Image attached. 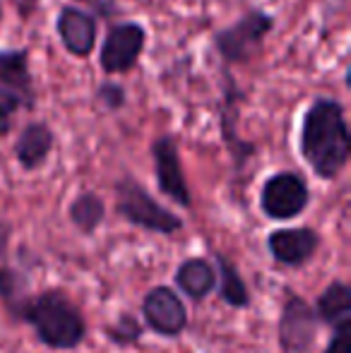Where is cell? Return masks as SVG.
Here are the masks:
<instances>
[{
  "mask_svg": "<svg viewBox=\"0 0 351 353\" xmlns=\"http://www.w3.org/2000/svg\"><path fill=\"white\" fill-rule=\"evenodd\" d=\"M308 185L299 173L291 171L270 176L263 185V192H260V207L274 221H289V219L299 216L308 207Z\"/></svg>",
  "mask_w": 351,
  "mask_h": 353,
  "instance_id": "cell-4",
  "label": "cell"
},
{
  "mask_svg": "<svg viewBox=\"0 0 351 353\" xmlns=\"http://www.w3.org/2000/svg\"><path fill=\"white\" fill-rule=\"evenodd\" d=\"M19 106H22V103H19L12 94L0 87V135H8L10 125H12V116L17 113Z\"/></svg>",
  "mask_w": 351,
  "mask_h": 353,
  "instance_id": "cell-20",
  "label": "cell"
},
{
  "mask_svg": "<svg viewBox=\"0 0 351 353\" xmlns=\"http://www.w3.org/2000/svg\"><path fill=\"white\" fill-rule=\"evenodd\" d=\"M152 159H154V176L159 183V190L166 197H171L181 207H190V188L183 176L181 154L174 135H161L152 144Z\"/></svg>",
  "mask_w": 351,
  "mask_h": 353,
  "instance_id": "cell-8",
  "label": "cell"
},
{
  "mask_svg": "<svg viewBox=\"0 0 351 353\" xmlns=\"http://www.w3.org/2000/svg\"><path fill=\"white\" fill-rule=\"evenodd\" d=\"M147 327L161 336H178L188 327V310L181 296L169 286H157L142 301Z\"/></svg>",
  "mask_w": 351,
  "mask_h": 353,
  "instance_id": "cell-9",
  "label": "cell"
},
{
  "mask_svg": "<svg viewBox=\"0 0 351 353\" xmlns=\"http://www.w3.org/2000/svg\"><path fill=\"white\" fill-rule=\"evenodd\" d=\"M103 216H106V207L103 200L97 192H80L70 205V221L75 223L77 231L85 236H92L99 226H101Z\"/></svg>",
  "mask_w": 351,
  "mask_h": 353,
  "instance_id": "cell-18",
  "label": "cell"
},
{
  "mask_svg": "<svg viewBox=\"0 0 351 353\" xmlns=\"http://www.w3.org/2000/svg\"><path fill=\"white\" fill-rule=\"evenodd\" d=\"M58 37H61L63 46L77 58H85L92 53L94 43H97V22L92 14H87L80 8H63L58 12Z\"/></svg>",
  "mask_w": 351,
  "mask_h": 353,
  "instance_id": "cell-11",
  "label": "cell"
},
{
  "mask_svg": "<svg viewBox=\"0 0 351 353\" xmlns=\"http://www.w3.org/2000/svg\"><path fill=\"white\" fill-rule=\"evenodd\" d=\"M116 212L132 226H140L145 231L171 236L181 231L183 221L171 210L161 207L145 188L132 178H123L116 183Z\"/></svg>",
  "mask_w": 351,
  "mask_h": 353,
  "instance_id": "cell-3",
  "label": "cell"
},
{
  "mask_svg": "<svg viewBox=\"0 0 351 353\" xmlns=\"http://www.w3.org/2000/svg\"><path fill=\"white\" fill-rule=\"evenodd\" d=\"M97 97H99V101H103V106H106V108L118 111V108L126 103V89L118 87V84H113V82H106V84H101V87H99Z\"/></svg>",
  "mask_w": 351,
  "mask_h": 353,
  "instance_id": "cell-21",
  "label": "cell"
},
{
  "mask_svg": "<svg viewBox=\"0 0 351 353\" xmlns=\"http://www.w3.org/2000/svg\"><path fill=\"white\" fill-rule=\"evenodd\" d=\"M320 320L313 305L299 293H286L279 315V344L286 353H308L318 339Z\"/></svg>",
  "mask_w": 351,
  "mask_h": 353,
  "instance_id": "cell-6",
  "label": "cell"
},
{
  "mask_svg": "<svg viewBox=\"0 0 351 353\" xmlns=\"http://www.w3.org/2000/svg\"><path fill=\"white\" fill-rule=\"evenodd\" d=\"M106 334H108V339H111L113 344L130 346L142 336V325L132 315H121L111 327H108Z\"/></svg>",
  "mask_w": 351,
  "mask_h": 353,
  "instance_id": "cell-19",
  "label": "cell"
},
{
  "mask_svg": "<svg viewBox=\"0 0 351 353\" xmlns=\"http://www.w3.org/2000/svg\"><path fill=\"white\" fill-rule=\"evenodd\" d=\"M27 325L34 327L39 341L48 349L72 351L85 341L87 322L77 305L58 288L32 296L19 312Z\"/></svg>",
  "mask_w": 351,
  "mask_h": 353,
  "instance_id": "cell-2",
  "label": "cell"
},
{
  "mask_svg": "<svg viewBox=\"0 0 351 353\" xmlns=\"http://www.w3.org/2000/svg\"><path fill=\"white\" fill-rule=\"evenodd\" d=\"M301 154L323 181L344 171L351 154V137L344 106L337 99H315L301 123Z\"/></svg>",
  "mask_w": 351,
  "mask_h": 353,
  "instance_id": "cell-1",
  "label": "cell"
},
{
  "mask_svg": "<svg viewBox=\"0 0 351 353\" xmlns=\"http://www.w3.org/2000/svg\"><path fill=\"white\" fill-rule=\"evenodd\" d=\"M29 276L27 272H19L14 267H0V301L10 310V315L19 317L22 307L29 301Z\"/></svg>",
  "mask_w": 351,
  "mask_h": 353,
  "instance_id": "cell-17",
  "label": "cell"
},
{
  "mask_svg": "<svg viewBox=\"0 0 351 353\" xmlns=\"http://www.w3.org/2000/svg\"><path fill=\"white\" fill-rule=\"evenodd\" d=\"M320 248V236L313 228H277L267 236V250L272 260L284 267H301Z\"/></svg>",
  "mask_w": 351,
  "mask_h": 353,
  "instance_id": "cell-10",
  "label": "cell"
},
{
  "mask_svg": "<svg viewBox=\"0 0 351 353\" xmlns=\"http://www.w3.org/2000/svg\"><path fill=\"white\" fill-rule=\"evenodd\" d=\"M174 279L176 286L181 288V293H185L190 301L200 303L214 291L217 272L212 267V262L205 260V257H190V260L178 265Z\"/></svg>",
  "mask_w": 351,
  "mask_h": 353,
  "instance_id": "cell-13",
  "label": "cell"
},
{
  "mask_svg": "<svg viewBox=\"0 0 351 353\" xmlns=\"http://www.w3.org/2000/svg\"><path fill=\"white\" fill-rule=\"evenodd\" d=\"M274 27V19L263 10H253L243 19H239L231 27L221 29L214 37L217 51L229 63H243L260 48L267 32Z\"/></svg>",
  "mask_w": 351,
  "mask_h": 353,
  "instance_id": "cell-5",
  "label": "cell"
},
{
  "mask_svg": "<svg viewBox=\"0 0 351 353\" xmlns=\"http://www.w3.org/2000/svg\"><path fill=\"white\" fill-rule=\"evenodd\" d=\"M8 233H10V228L5 226V223H0V257H3L5 245H8Z\"/></svg>",
  "mask_w": 351,
  "mask_h": 353,
  "instance_id": "cell-23",
  "label": "cell"
},
{
  "mask_svg": "<svg viewBox=\"0 0 351 353\" xmlns=\"http://www.w3.org/2000/svg\"><path fill=\"white\" fill-rule=\"evenodd\" d=\"M145 27L137 22H123L111 27L106 34V41L101 46L99 63L106 72H128L140 61V53L145 48Z\"/></svg>",
  "mask_w": 351,
  "mask_h": 353,
  "instance_id": "cell-7",
  "label": "cell"
},
{
  "mask_svg": "<svg viewBox=\"0 0 351 353\" xmlns=\"http://www.w3.org/2000/svg\"><path fill=\"white\" fill-rule=\"evenodd\" d=\"M53 149V132L46 123H29L17 137L14 144V157H17L19 166L34 171L48 159Z\"/></svg>",
  "mask_w": 351,
  "mask_h": 353,
  "instance_id": "cell-14",
  "label": "cell"
},
{
  "mask_svg": "<svg viewBox=\"0 0 351 353\" xmlns=\"http://www.w3.org/2000/svg\"><path fill=\"white\" fill-rule=\"evenodd\" d=\"M217 276H219V298L226 305L248 307L250 303L248 286H245L239 267L231 260H226V255H221V252H217Z\"/></svg>",
  "mask_w": 351,
  "mask_h": 353,
  "instance_id": "cell-16",
  "label": "cell"
},
{
  "mask_svg": "<svg viewBox=\"0 0 351 353\" xmlns=\"http://www.w3.org/2000/svg\"><path fill=\"white\" fill-rule=\"evenodd\" d=\"M315 315L332 330L351 327V288L347 281H332L318 298Z\"/></svg>",
  "mask_w": 351,
  "mask_h": 353,
  "instance_id": "cell-15",
  "label": "cell"
},
{
  "mask_svg": "<svg viewBox=\"0 0 351 353\" xmlns=\"http://www.w3.org/2000/svg\"><path fill=\"white\" fill-rule=\"evenodd\" d=\"M325 353H351V332H349V327L334 330V334H332V339H330Z\"/></svg>",
  "mask_w": 351,
  "mask_h": 353,
  "instance_id": "cell-22",
  "label": "cell"
},
{
  "mask_svg": "<svg viewBox=\"0 0 351 353\" xmlns=\"http://www.w3.org/2000/svg\"><path fill=\"white\" fill-rule=\"evenodd\" d=\"M0 84L19 103H34V84L29 72V53L24 48L0 51Z\"/></svg>",
  "mask_w": 351,
  "mask_h": 353,
  "instance_id": "cell-12",
  "label": "cell"
}]
</instances>
